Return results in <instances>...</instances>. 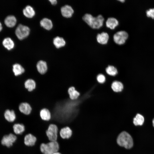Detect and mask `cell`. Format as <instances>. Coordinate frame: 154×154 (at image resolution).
I'll list each match as a JSON object with an SVG mask.
<instances>
[{"label": "cell", "instance_id": "cell-1", "mask_svg": "<svg viewBox=\"0 0 154 154\" xmlns=\"http://www.w3.org/2000/svg\"><path fill=\"white\" fill-rule=\"evenodd\" d=\"M82 19L90 27L95 29H98L102 27L104 20V18L101 15L94 17L89 13L85 14Z\"/></svg>", "mask_w": 154, "mask_h": 154}, {"label": "cell", "instance_id": "cell-2", "mask_svg": "<svg viewBox=\"0 0 154 154\" xmlns=\"http://www.w3.org/2000/svg\"><path fill=\"white\" fill-rule=\"evenodd\" d=\"M118 145L127 149L131 148L133 145V139L127 132L123 131L118 135L117 140Z\"/></svg>", "mask_w": 154, "mask_h": 154}, {"label": "cell", "instance_id": "cell-3", "mask_svg": "<svg viewBox=\"0 0 154 154\" xmlns=\"http://www.w3.org/2000/svg\"><path fill=\"white\" fill-rule=\"evenodd\" d=\"M40 148L42 154H53L58 151L59 145L57 141H49L47 143H42Z\"/></svg>", "mask_w": 154, "mask_h": 154}, {"label": "cell", "instance_id": "cell-4", "mask_svg": "<svg viewBox=\"0 0 154 154\" xmlns=\"http://www.w3.org/2000/svg\"><path fill=\"white\" fill-rule=\"evenodd\" d=\"M57 125L55 124H50L46 131V133L50 141H56L59 133Z\"/></svg>", "mask_w": 154, "mask_h": 154}, {"label": "cell", "instance_id": "cell-5", "mask_svg": "<svg viewBox=\"0 0 154 154\" xmlns=\"http://www.w3.org/2000/svg\"><path fill=\"white\" fill-rule=\"evenodd\" d=\"M30 31L29 27L22 24H19L15 30V33L17 38L19 39L22 40L29 35Z\"/></svg>", "mask_w": 154, "mask_h": 154}, {"label": "cell", "instance_id": "cell-6", "mask_svg": "<svg viewBox=\"0 0 154 154\" xmlns=\"http://www.w3.org/2000/svg\"><path fill=\"white\" fill-rule=\"evenodd\" d=\"M128 37V35L126 32L121 31L117 32L114 35L113 39L115 43L121 45L125 42Z\"/></svg>", "mask_w": 154, "mask_h": 154}, {"label": "cell", "instance_id": "cell-7", "mask_svg": "<svg viewBox=\"0 0 154 154\" xmlns=\"http://www.w3.org/2000/svg\"><path fill=\"white\" fill-rule=\"evenodd\" d=\"M17 139V136L11 133L8 135H5L3 137L1 143L2 145L7 147H10L13 145V143L16 141Z\"/></svg>", "mask_w": 154, "mask_h": 154}, {"label": "cell", "instance_id": "cell-8", "mask_svg": "<svg viewBox=\"0 0 154 154\" xmlns=\"http://www.w3.org/2000/svg\"><path fill=\"white\" fill-rule=\"evenodd\" d=\"M37 140V138L35 135L29 133L25 135L24 143L27 146L33 147L35 145Z\"/></svg>", "mask_w": 154, "mask_h": 154}, {"label": "cell", "instance_id": "cell-9", "mask_svg": "<svg viewBox=\"0 0 154 154\" xmlns=\"http://www.w3.org/2000/svg\"><path fill=\"white\" fill-rule=\"evenodd\" d=\"M60 137L63 139H67L71 137L72 131L70 127L65 126L62 128L59 131Z\"/></svg>", "mask_w": 154, "mask_h": 154}, {"label": "cell", "instance_id": "cell-10", "mask_svg": "<svg viewBox=\"0 0 154 154\" xmlns=\"http://www.w3.org/2000/svg\"><path fill=\"white\" fill-rule=\"evenodd\" d=\"M19 109L21 112L26 115L30 114L32 110L31 106L27 102L21 103L19 105Z\"/></svg>", "mask_w": 154, "mask_h": 154}, {"label": "cell", "instance_id": "cell-11", "mask_svg": "<svg viewBox=\"0 0 154 154\" xmlns=\"http://www.w3.org/2000/svg\"><path fill=\"white\" fill-rule=\"evenodd\" d=\"M36 67L38 72L41 74H44L47 72L48 66L46 62L42 60L38 61Z\"/></svg>", "mask_w": 154, "mask_h": 154}, {"label": "cell", "instance_id": "cell-12", "mask_svg": "<svg viewBox=\"0 0 154 154\" xmlns=\"http://www.w3.org/2000/svg\"><path fill=\"white\" fill-rule=\"evenodd\" d=\"M61 13L63 16L66 18L72 17L74 11L70 5H66L62 7L61 9Z\"/></svg>", "mask_w": 154, "mask_h": 154}, {"label": "cell", "instance_id": "cell-13", "mask_svg": "<svg viewBox=\"0 0 154 154\" xmlns=\"http://www.w3.org/2000/svg\"><path fill=\"white\" fill-rule=\"evenodd\" d=\"M25 71L24 67L19 63H16L13 65V72L15 76L22 75L25 72Z\"/></svg>", "mask_w": 154, "mask_h": 154}, {"label": "cell", "instance_id": "cell-14", "mask_svg": "<svg viewBox=\"0 0 154 154\" xmlns=\"http://www.w3.org/2000/svg\"><path fill=\"white\" fill-rule=\"evenodd\" d=\"M109 36L108 34L103 32L101 33L98 34L96 37L98 42L101 44H106L108 40Z\"/></svg>", "mask_w": 154, "mask_h": 154}, {"label": "cell", "instance_id": "cell-15", "mask_svg": "<svg viewBox=\"0 0 154 154\" xmlns=\"http://www.w3.org/2000/svg\"><path fill=\"white\" fill-rule=\"evenodd\" d=\"M40 116L41 119L45 121H49L51 118L50 112L48 109L46 108H43L40 111Z\"/></svg>", "mask_w": 154, "mask_h": 154}, {"label": "cell", "instance_id": "cell-16", "mask_svg": "<svg viewBox=\"0 0 154 154\" xmlns=\"http://www.w3.org/2000/svg\"><path fill=\"white\" fill-rule=\"evenodd\" d=\"M4 117L9 122H13L16 119V114L13 110H6L4 114Z\"/></svg>", "mask_w": 154, "mask_h": 154}, {"label": "cell", "instance_id": "cell-17", "mask_svg": "<svg viewBox=\"0 0 154 154\" xmlns=\"http://www.w3.org/2000/svg\"><path fill=\"white\" fill-rule=\"evenodd\" d=\"M111 88L114 92L119 93L122 91L124 88V86L121 82L115 81L112 83Z\"/></svg>", "mask_w": 154, "mask_h": 154}, {"label": "cell", "instance_id": "cell-18", "mask_svg": "<svg viewBox=\"0 0 154 154\" xmlns=\"http://www.w3.org/2000/svg\"><path fill=\"white\" fill-rule=\"evenodd\" d=\"M68 92L69 98L71 100L77 99L80 95V93L73 86L70 87L68 90Z\"/></svg>", "mask_w": 154, "mask_h": 154}, {"label": "cell", "instance_id": "cell-19", "mask_svg": "<svg viewBox=\"0 0 154 154\" xmlns=\"http://www.w3.org/2000/svg\"><path fill=\"white\" fill-rule=\"evenodd\" d=\"M17 19L15 16L13 15L7 16L4 20V23L7 26L12 27L16 24Z\"/></svg>", "mask_w": 154, "mask_h": 154}, {"label": "cell", "instance_id": "cell-20", "mask_svg": "<svg viewBox=\"0 0 154 154\" xmlns=\"http://www.w3.org/2000/svg\"><path fill=\"white\" fill-rule=\"evenodd\" d=\"M118 20L113 17L108 18L106 22L107 27L112 29H114L118 25Z\"/></svg>", "mask_w": 154, "mask_h": 154}, {"label": "cell", "instance_id": "cell-21", "mask_svg": "<svg viewBox=\"0 0 154 154\" xmlns=\"http://www.w3.org/2000/svg\"><path fill=\"white\" fill-rule=\"evenodd\" d=\"M13 128L14 132L17 135L22 134L25 131V126L21 123L15 124L13 126Z\"/></svg>", "mask_w": 154, "mask_h": 154}, {"label": "cell", "instance_id": "cell-22", "mask_svg": "<svg viewBox=\"0 0 154 154\" xmlns=\"http://www.w3.org/2000/svg\"><path fill=\"white\" fill-rule=\"evenodd\" d=\"M24 15L26 17L31 18L35 14V12L33 8L30 6H27L23 10Z\"/></svg>", "mask_w": 154, "mask_h": 154}, {"label": "cell", "instance_id": "cell-23", "mask_svg": "<svg viewBox=\"0 0 154 154\" xmlns=\"http://www.w3.org/2000/svg\"><path fill=\"white\" fill-rule=\"evenodd\" d=\"M25 87L29 92H31L34 90L36 87L35 81L32 79H28L25 82Z\"/></svg>", "mask_w": 154, "mask_h": 154}, {"label": "cell", "instance_id": "cell-24", "mask_svg": "<svg viewBox=\"0 0 154 154\" xmlns=\"http://www.w3.org/2000/svg\"><path fill=\"white\" fill-rule=\"evenodd\" d=\"M40 25L44 29L47 30L51 29L52 27V23L51 20L46 18L42 19L40 21Z\"/></svg>", "mask_w": 154, "mask_h": 154}, {"label": "cell", "instance_id": "cell-25", "mask_svg": "<svg viewBox=\"0 0 154 154\" xmlns=\"http://www.w3.org/2000/svg\"><path fill=\"white\" fill-rule=\"evenodd\" d=\"M2 43L4 47L8 50L13 48L14 46V41L9 37L4 38L3 41Z\"/></svg>", "mask_w": 154, "mask_h": 154}, {"label": "cell", "instance_id": "cell-26", "mask_svg": "<svg viewBox=\"0 0 154 154\" xmlns=\"http://www.w3.org/2000/svg\"><path fill=\"white\" fill-rule=\"evenodd\" d=\"M53 42L54 45L57 48H59L65 46V41L62 37H57L53 39Z\"/></svg>", "mask_w": 154, "mask_h": 154}, {"label": "cell", "instance_id": "cell-27", "mask_svg": "<svg viewBox=\"0 0 154 154\" xmlns=\"http://www.w3.org/2000/svg\"><path fill=\"white\" fill-rule=\"evenodd\" d=\"M106 74L111 76H114L118 73V71L116 68L112 65H108L106 69Z\"/></svg>", "mask_w": 154, "mask_h": 154}, {"label": "cell", "instance_id": "cell-28", "mask_svg": "<svg viewBox=\"0 0 154 154\" xmlns=\"http://www.w3.org/2000/svg\"><path fill=\"white\" fill-rule=\"evenodd\" d=\"M144 119L143 116L141 115L138 114L133 119V123L135 125H142L144 122Z\"/></svg>", "mask_w": 154, "mask_h": 154}, {"label": "cell", "instance_id": "cell-29", "mask_svg": "<svg viewBox=\"0 0 154 154\" xmlns=\"http://www.w3.org/2000/svg\"><path fill=\"white\" fill-rule=\"evenodd\" d=\"M96 79L98 83L102 84L104 83L106 81V78L104 74H100L97 75L96 77Z\"/></svg>", "mask_w": 154, "mask_h": 154}, {"label": "cell", "instance_id": "cell-30", "mask_svg": "<svg viewBox=\"0 0 154 154\" xmlns=\"http://www.w3.org/2000/svg\"><path fill=\"white\" fill-rule=\"evenodd\" d=\"M146 14L148 17H151L154 19V8L150 9L147 11Z\"/></svg>", "mask_w": 154, "mask_h": 154}, {"label": "cell", "instance_id": "cell-31", "mask_svg": "<svg viewBox=\"0 0 154 154\" xmlns=\"http://www.w3.org/2000/svg\"><path fill=\"white\" fill-rule=\"evenodd\" d=\"M49 1L53 5L56 4L57 3V1L56 0H50Z\"/></svg>", "mask_w": 154, "mask_h": 154}, {"label": "cell", "instance_id": "cell-32", "mask_svg": "<svg viewBox=\"0 0 154 154\" xmlns=\"http://www.w3.org/2000/svg\"><path fill=\"white\" fill-rule=\"evenodd\" d=\"M2 29V25L1 23V22H0V31H1Z\"/></svg>", "mask_w": 154, "mask_h": 154}, {"label": "cell", "instance_id": "cell-33", "mask_svg": "<svg viewBox=\"0 0 154 154\" xmlns=\"http://www.w3.org/2000/svg\"><path fill=\"white\" fill-rule=\"evenodd\" d=\"M53 154H61L58 151V152H55Z\"/></svg>", "mask_w": 154, "mask_h": 154}, {"label": "cell", "instance_id": "cell-34", "mask_svg": "<svg viewBox=\"0 0 154 154\" xmlns=\"http://www.w3.org/2000/svg\"><path fill=\"white\" fill-rule=\"evenodd\" d=\"M153 125V127H154V118L152 120Z\"/></svg>", "mask_w": 154, "mask_h": 154}, {"label": "cell", "instance_id": "cell-35", "mask_svg": "<svg viewBox=\"0 0 154 154\" xmlns=\"http://www.w3.org/2000/svg\"><path fill=\"white\" fill-rule=\"evenodd\" d=\"M118 1L121 2H123L125 1V0H119Z\"/></svg>", "mask_w": 154, "mask_h": 154}]
</instances>
